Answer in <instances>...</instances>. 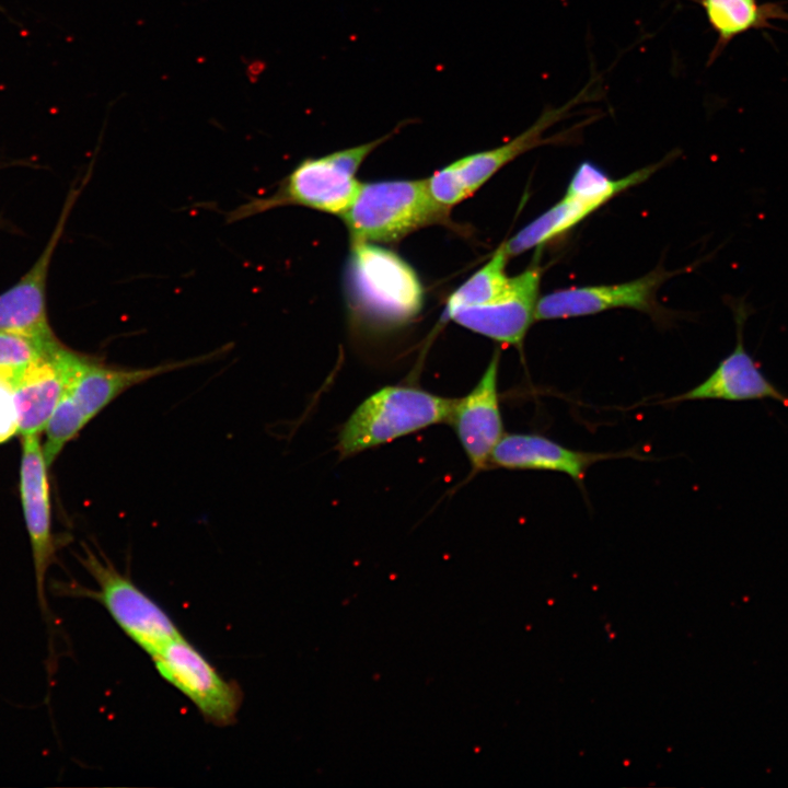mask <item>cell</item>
<instances>
[{
    "mask_svg": "<svg viewBox=\"0 0 788 788\" xmlns=\"http://www.w3.org/2000/svg\"><path fill=\"white\" fill-rule=\"evenodd\" d=\"M348 288L355 311L376 329L401 327L422 306L416 271L394 252L371 242L351 241Z\"/></svg>",
    "mask_w": 788,
    "mask_h": 788,
    "instance_id": "6da1fadb",
    "label": "cell"
},
{
    "mask_svg": "<svg viewBox=\"0 0 788 788\" xmlns=\"http://www.w3.org/2000/svg\"><path fill=\"white\" fill-rule=\"evenodd\" d=\"M395 131V130H394ZM301 161L270 196L253 199L228 216L237 221L287 205L341 216L354 200L360 182L356 173L367 157L394 135Z\"/></svg>",
    "mask_w": 788,
    "mask_h": 788,
    "instance_id": "7a4b0ae2",
    "label": "cell"
},
{
    "mask_svg": "<svg viewBox=\"0 0 788 788\" xmlns=\"http://www.w3.org/2000/svg\"><path fill=\"white\" fill-rule=\"evenodd\" d=\"M454 398L414 385H387L363 399L343 424L336 450L341 459L429 426L448 422Z\"/></svg>",
    "mask_w": 788,
    "mask_h": 788,
    "instance_id": "3957f363",
    "label": "cell"
},
{
    "mask_svg": "<svg viewBox=\"0 0 788 788\" xmlns=\"http://www.w3.org/2000/svg\"><path fill=\"white\" fill-rule=\"evenodd\" d=\"M450 209L432 197L426 179L360 184L340 216L351 241L392 243L432 224H447Z\"/></svg>",
    "mask_w": 788,
    "mask_h": 788,
    "instance_id": "277c9868",
    "label": "cell"
},
{
    "mask_svg": "<svg viewBox=\"0 0 788 788\" xmlns=\"http://www.w3.org/2000/svg\"><path fill=\"white\" fill-rule=\"evenodd\" d=\"M80 563L99 586L97 591L54 581L51 591L65 595H88L99 600L119 627L150 656L182 636L166 613L107 559L84 548Z\"/></svg>",
    "mask_w": 788,
    "mask_h": 788,
    "instance_id": "5b68a950",
    "label": "cell"
},
{
    "mask_svg": "<svg viewBox=\"0 0 788 788\" xmlns=\"http://www.w3.org/2000/svg\"><path fill=\"white\" fill-rule=\"evenodd\" d=\"M590 86L591 82L561 106L546 108L529 128L508 142L465 155L434 172L427 178L434 200L451 209L471 197L500 169L519 155L540 146L567 140L563 132L556 136L545 134L558 121L569 117L573 107L594 100Z\"/></svg>",
    "mask_w": 788,
    "mask_h": 788,
    "instance_id": "8992f818",
    "label": "cell"
},
{
    "mask_svg": "<svg viewBox=\"0 0 788 788\" xmlns=\"http://www.w3.org/2000/svg\"><path fill=\"white\" fill-rule=\"evenodd\" d=\"M159 674L187 696L210 723L235 722L242 704L240 686L223 679L183 636L151 656Z\"/></svg>",
    "mask_w": 788,
    "mask_h": 788,
    "instance_id": "52a82bcc",
    "label": "cell"
},
{
    "mask_svg": "<svg viewBox=\"0 0 788 788\" xmlns=\"http://www.w3.org/2000/svg\"><path fill=\"white\" fill-rule=\"evenodd\" d=\"M727 301L735 323L734 348L703 382L663 403L677 404L698 399L743 402L768 398L788 407V395L766 376L745 348L744 327L753 313L752 305L743 297L728 298Z\"/></svg>",
    "mask_w": 788,
    "mask_h": 788,
    "instance_id": "ba28073f",
    "label": "cell"
},
{
    "mask_svg": "<svg viewBox=\"0 0 788 788\" xmlns=\"http://www.w3.org/2000/svg\"><path fill=\"white\" fill-rule=\"evenodd\" d=\"M499 363L500 351L496 349L476 385L465 396L454 398L448 419L474 474L490 467L491 454L505 434L498 391Z\"/></svg>",
    "mask_w": 788,
    "mask_h": 788,
    "instance_id": "9c48e42d",
    "label": "cell"
},
{
    "mask_svg": "<svg viewBox=\"0 0 788 788\" xmlns=\"http://www.w3.org/2000/svg\"><path fill=\"white\" fill-rule=\"evenodd\" d=\"M615 196L613 182L602 172L590 166L577 167L564 197L502 243L508 256L520 255L559 236Z\"/></svg>",
    "mask_w": 788,
    "mask_h": 788,
    "instance_id": "30bf717a",
    "label": "cell"
},
{
    "mask_svg": "<svg viewBox=\"0 0 788 788\" xmlns=\"http://www.w3.org/2000/svg\"><path fill=\"white\" fill-rule=\"evenodd\" d=\"M20 493L30 536L37 600L47 619L50 617L45 593L48 567L55 560L56 543L51 533L47 464L38 434L23 437Z\"/></svg>",
    "mask_w": 788,
    "mask_h": 788,
    "instance_id": "8fae6325",
    "label": "cell"
},
{
    "mask_svg": "<svg viewBox=\"0 0 788 788\" xmlns=\"http://www.w3.org/2000/svg\"><path fill=\"white\" fill-rule=\"evenodd\" d=\"M669 276L664 270H653L623 283L555 290L538 298L535 321L579 317L623 308L652 313L657 290Z\"/></svg>",
    "mask_w": 788,
    "mask_h": 788,
    "instance_id": "7c38bea8",
    "label": "cell"
},
{
    "mask_svg": "<svg viewBox=\"0 0 788 788\" xmlns=\"http://www.w3.org/2000/svg\"><path fill=\"white\" fill-rule=\"evenodd\" d=\"M542 270L532 265L514 276L513 289L503 298L457 310L450 318L473 333L522 352L526 333L535 321Z\"/></svg>",
    "mask_w": 788,
    "mask_h": 788,
    "instance_id": "4fadbf2b",
    "label": "cell"
},
{
    "mask_svg": "<svg viewBox=\"0 0 788 788\" xmlns=\"http://www.w3.org/2000/svg\"><path fill=\"white\" fill-rule=\"evenodd\" d=\"M215 355L139 369L111 367L80 355L63 394L89 422L128 389L160 374L202 363Z\"/></svg>",
    "mask_w": 788,
    "mask_h": 788,
    "instance_id": "5bb4252c",
    "label": "cell"
},
{
    "mask_svg": "<svg viewBox=\"0 0 788 788\" xmlns=\"http://www.w3.org/2000/svg\"><path fill=\"white\" fill-rule=\"evenodd\" d=\"M624 456L641 459L640 454L631 450L617 453L586 452L569 449L536 433H508L496 445L490 466L563 473L583 488L590 466L600 461Z\"/></svg>",
    "mask_w": 788,
    "mask_h": 788,
    "instance_id": "9a60e30c",
    "label": "cell"
},
{
    "mask_svg": "<svg viewBox=\"0 0 788 788\" xmlns=\"http://www.w3.org/2000/svg\"><path fill=\"white\" fill-rule=\"evenodd\" d=\"M79 354L58 343L13 383L19 433L39 434L59 403Z\"/></svg>",
    "mask_w": 788,
    "mask_h": 788,
    "instance_id": "2e32d148",
    "label": "cell"
},
{
    "mask_svg": "<svg viewBox=\"0 0 788 788\" xmlns=\"http://www.w3.org/2000/svg\"><path fill=\"white\" fill-rule=\"evenodd\" d=\"M66 212L45 250L26 274L0 294V333L23 335L42 343L55 338L46 313V278L61 235Z\"/></svg>",
    "mask_w": 788,
    "mask_h": 788,
    "instance_id": "e0dca14e",
    "label": "cell"
},
{
    "mask_svg": "<svg viewBox=\"0 0 788 788\" xmlns=\"http://www.w3.org/2000/svg\"><path fill=\"white\" fill-rule=\"evenodd\" d=\"M703 8L717 40L709 53L710 66L738 36L751 30L774 28L773 21H788L783 2L758 0H694Z\"/></svg>",
    "mask_w": 788,
    "mask_h": 788,
    "instance_id": "ac0fdd59",
    "label": "cell"
},
{
    "mask_svg": "<svg viewBox=\"0 0 788 788\" xmlns=\"http://www.w3.org/2000/svg\"><path fill=\"white\" fill-rule=\"evenodd\" d=\"M508 258L501 244L483 267L449 296L442 320L450 321L462 308L483 305L506 297L514 286V276L510 277L506 271Z\"/></svg>",
    "mask_w": 788,
    "mask_h": 788,
    "instance_id": "d6986e66",
    "label": "cell"
},
{
    "mask_svg": "<svg viewBox=\"0 0 788 788\" xmlns=\"http://www.w3.org/2000/svg\"><path fill=\"white\" fill-rule=\"evenodd\" d=\"M58 343L57 339L42 343L19 334L0 333V378L13 385L28 367Z\"/></svg>",
    "mask_w": 788,
    "mask_h": 788,
    "instance_id": "ffe728a7",
    "label": "cell"
},
{
    "mask_svg": "<svg viewBox=\"0 0 788 788\" xmlns=\"http://www.w3.org/2000/svg\"><path fill=\"white\" fill-rule=\"evenodd\" d=\"M86 424V420L69 397L62 394L44 428L46 439L42 448L47 466L54 463L63 447L73 439Z\"/></svg>",
    "mask_w": 788,
    "mask_h": 788,
    "instance_id": "44dd1931",
    "label": "cell"
},
{
    "mask_svg": "<svg viewBox=\"0 0 788 788\" xmlns=\"http://www.w3.org/2000/svg\"><path fill=\"white\" fill-rule=\"evenodd\" d=\"M19 431V417L13 385L0 378V443Z\"/></svg>",
    "mask_w": 788,
    "mask_h": 788,
    "instance_id": "7402d4cb",
    "label": "cell"
}]
</instances>
